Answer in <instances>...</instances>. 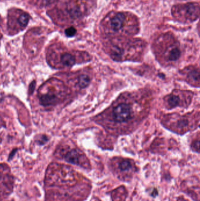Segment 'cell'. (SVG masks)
Wrapping results in <instances>:
<instances>
[{
    "mask_svg": "<svg viewBox=\"0 0 200 201\" xmlns=\"http://www.w3.org/2000/svg\"><path fill=\"white\" fill-rule=\"evenodd\" d=\"M132 115L130 106L126 103H121L116 106L113 111V116L118 122H125L128 121Z\"/></svg>",
    "mask_w": 200,
    "mask_h": 201,
    "instance_id": "6da1fadb",
    "label": "cell"
},
{
    "mask_svg": "<svg viewBox=\"0 0 200 201\" xmlns=\"http://www.w3.org/2000/svg\"><path fill=\"white\" fill-rule=\"evenodd\" d=\"M126 16L122 13H118L113 15L109 21V27L114 32L120 31L123 28L126 22Z\"/></svg>",
    "mask_w": 200,
    "mask_h": 201,
    "instance_id": "7a4b0ae2",
    "label": "cell"
},
{
    "mask_svg": "<svg viewBox=\"0 0 200 201\" xmlns=\"http://www.w3.org/2000/svg\"><path fill=\"white\" fill-rule=\"evenodd\" d=\"M65 160L73 164L82 165V156L78 151L75 149H72L69 151L65 156Z\"/></svg>",
    "mask_w": 200,
    "mask_h": 201,
    "instance_id": "3957f363",
    "label": "cell"
},
{
    "mask_svg": "<svg viewBox=\"0 0 200 201\" xmlns=\"http://www.w3.org/2000/svg\"><path fill=\"white\" fill-rule=\"evenodd\" d=\"M19 13L15 16V18L17 20V23L15 25H17L20 27L21 30L25 28V27L28 25V22L29 20V15L24 12H22L20 11Z\"/></svg>",
    "mask_w": 200,
    "mask_h": 201,
    "instance_id": "277c9868",
    "label": "cell"
},
{
    "mask_svg": "<svg viewBox=\"0 0 200 201\" xmlns=\"http://www.w3.org/2000/svg\"><path fill=\"white\" fill-rule=\"evenodd\" d=\"M57 97L52 94H46L40 97V103L44 106L49 105L54 103L57 101Z\"/></svg>",
    "mask_w": 200,
    "mask_h": 201,
    "instance_id": "5b68a950",
    "label": "cell"
},
{
    "mask_svg": "<svg viewBox=\"0 0 200 201\" xmlns=\"http://www.w3.org/2000/svg\"><path fill=\"white\" fill-rule=\"evenodd\" d=\"M61 61L64 65L66 67H72L75 63V58L72 54L65 53L62 55Z\"/></svg>",
    "mask_w": 200,
    "mask_h": 201,
    "instance_id": "8992f818",
    "label": "cell"
},
{
    "mask_svg": "<svg viewBox=\"0 0 200 201\" xmlns=\"http://www.w3.org/2000/svg\"><path fill=\"white\" fill-rule=\"evenodd\" d=\"M119 169L122 172L129 173L132 170L133 165L129 160H123L119 163Z\"/></svg>",
    "mask_w": 200,
    "mask_h": 201,
    "instance_id": "52a82bcc",
    "label": "cell"
},
{
    "mask_svg": "<svg viewBox=\"0 0 200 201\" xmlns=\"http://www.w3.org/2000/svg\"><path fill=\"white\" fill-rule=\"evenodd\" d=\"M181 51L179 48H172L168 53V59L170 61H176L180 58Z\"/></svg>",
    "mask_w": 200,
    "mask_h": 201,
    "instance_id": "ba28073f",
    "label": "cell"
},
{
    "mask_svg": "<svg viewBox=\"0 0 200 201\" xmlns=\"http://www.w3.org/2000/svg\"><path fill=\"white\" fill-rule=\"evenodd\" d=\"M168 105L171 108H175L180 104V98L177 95H171L167 100Z\"/></svg>",
    "mask_w": 200,
    "mask_h": 201,
    "instance_id": "9c48e42d",
    "label": "cell"
},
{
    "mask_svg": "<svg viewBox=\"0 0 200 201\" xmlns=\"http://www.w3.org/2000/svg\"><path fill=\"white\" fill-rule=\"evenodd\" d=\"M90 79L87 75L82 74L79 77V85L81 88L86 87L90 83Z\"/></svg>",
    "mask_w": 200,
    "mask_h": 201,
    "instance_id": "30bf717a",
    "label": "cell"
},
{
    "mask_svg": "<svg viewBox=\"0 0 200 201\" xmlns=\"http://www.w3.org/2000/svg\"><path fill=\"white\" fill-rule=\"evenodd\" d=\"M65 33L68 37H72L76 34V30L74 27H71L65 30Z\"/></svg>",
    "mask_w": 200,
    "mask_h": 201,
    "instance_id": "8fae6325",
    "label": "cell"
},
{
    "mask_svg": "<svg viewBox=\"0 0 200 201\" xmlns=\"http://www.w3.org/2000/svg\"><path fill=\"white\" fill-rule=\"evenodd\" d=\"M189 77L190 78L194 81H199V73L198 71H192L191 72H190L189 74Z\"/></svg>",
    "mask_w": 200,
    "mask_h": 201,
    "instance_id": "7c38bea8",
    "label": "cell"
},
{
    "mask_svg": "<svg viewBox=\"0 0 200 201\" xmlns=\"http://www.w3.org/2000/svg\"><path fill=\"white\" fill-rule=\"evenodd\" d=\"M35 86H36V82H35V81H32L30 84L29 86V94H32L33 93L34 91L35 90Z\"/></svg>",
    "mask_w": 200,
    "mask_h": 201,
    "instance_id": "4fadbf2b",
    "label": "cell"
},
{
    "mask_svg": "<svg viewBox=\"0 0 200 201\" xmlns=\"http://www.w3.org/2000/svg\"><path fill=\"white\" fill-rule=\"evenodd\" d=\"M177 124H178L179 127H180V128H184V127H185L187 125L188 122H187V121L185 120H181L179 121V122H178Z\"/></svg>",
    "mask_w": 200,
    "mask_h": 201,
    "instance_id": "5bb4252c",
    "label": "cell"
},
{
    "mask_svg": "<svg viewBox=\"0 0 200 201\" xmlns=\"http://www.w3.org/2000/svg\"><path fill=\"white\" fill-rule=\"evenodd\" d=\"M48 141V139H47V137L46 136H43L42 138H41V141H39V143L40 145H43L44 144L46 141Z\"/></svg>",
    "mask_w": 200,
    "mask_h": 201,
    "instance_id": "9a60e30c",
    "label": "cell"
},
{
    "mask_svg": "<svg viewBox=\"0 0 200 201\" xmlns=\"http://www.w3.org/2000/svg\"><path fill=\"white\" fill-rule=\"evenodd\" d=\"M17 151V149H14L12 151V152L11 153V154L10 155V157H9V159L10 158V159H11L12 157H13V156L15 155V152H16V151Z\"/></svg>",
    "mask_w": 200,
    "mask_h": 201,
    "instance_id": "2e32d148",
    "label": "cell"
}]
</instances>
